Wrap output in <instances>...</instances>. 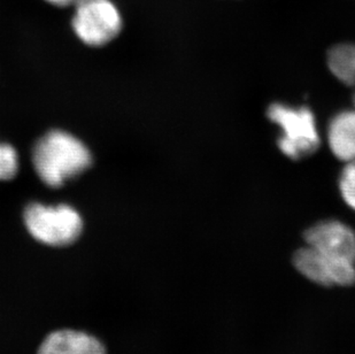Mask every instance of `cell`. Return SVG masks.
<instances>
[{
	"label": "cell",
	"mask_w": 355,
	"mask_h": 354,
	"mask_svg": "<svg viewBox=\"0 0 355 354\" xmlns=\"http://www.w3.org/2000/svg\"><path fill=\"white\" fill-rule=\"evenodd\" d=\"M33 162L43 183L59 187L87 171L92 155L87 145L74 135L52 130L35 145Z\"/></svg>",
	"instance_id": "6da1fadb"
},
{
	"label": "cell",
	"mask_w": 355,
	"mask_h": 354,
	"mask_svg": "<svg viewBox=\"0 0 355 354\" xmlns=\"http://www.w3.org/2000/svg\"><path fill=\"white\" fill-rule=\"evenodd\" d=\"M24 220L31 237L52 248L74 244L83 233V219L69 205L33 203L24 210Z\"/></svg>",
	"instance_id": "7a4b0ae2"
},
{
	"label": "cell",
	"mask_w": 355,
	"mask_h": 354,
	"mask_svg": "<svg viewBox=\"0 0 355 354\" xmlns=\"http://www.w3.org/2000/svg\"><path fill=\"white\" fill-rule=\"evenodd\" d=\"M268 117L281 129L278 147L286 157L293 160L309 157L320 146L316 120L307 107H290L272 104L269 107Z\"/></svg>",
	"instance_id": "3957f363"
},
{
	"label": "cell",
	"mask_w": 355,
	"mask_h": 354,
	"mask_svg": "<svg viewBox=\"0 0 355 354\" xmlns=\"http://www.w3.org/2000/svg\"><path fill=\"white\" fill-rule=\"evenodd\" d=\"M71 17V27L87 47H101L120 34L123 19L113 0H78Z\"/></svg>",
	"instance_id": "277c9868"
},
{
	"label": "cell",
	"mask_w": 355,
	"mask_h": 354,
	"mask_svg": "<svg viewBox=\"0 0 355 354\" xmlns=\"http://www.w3.org/2000/svg\"><path fill=\"white\" fill-rule=\"evenodd\" d=\"M295 269L322 287H349L355 283V264L330 257L305 245L293 255Z\"/></svg>",
	"instance_id": "5b68a950"
},
{
	"label": "cell",
	"mask_w": 355,
	"mask_h": 354,
	"mask_svg": "<svg viewBox=\"0 0 355 354\" xmlns=\"http://www.w3.org/2000/svg\"><path fill=\"white\" fill-rule=\"evenodd\" d=\"M304 238L307 246L355 264V231L342 221L318 222L306 230Z\"/></svg>",
	"instance_id": "8992f818"
},
{
	"label": "cell",
	"mask_w": 355,
	"mask_h": 354,
	"mask_svg": "<svg viewBox=\"0 0 355 354\" xmlns=\"http://www.w3.org/2000/svg\"><path fill=\"white\" fill-rule=\"evenodd\" d=\"M36 354H107V348L90 332L64 328L47 334Z\"/></svg>",
	"instance_id": "52a82bcc"
},
{
	"label": "cell",
	"mask_w": 355,
	"mask_h": 354,
	"mask_svg": "<svg viewBox=\"0 0 355 354\" xmlns=\"http://www.w3.org/2000/svg\"><path fill=\"white\" fill-rule=\"evenodd\" d=\"M328 143L332 153L344 162L355 160V108L332 117L328 127Z\"/></svg>",
	"instance_id": "ba28073f"
},
{
	"label": "cell",
	"mask_w": 355,
	"mask_h": 354,
	"mask_svg": "<svg viewBox=\"0 0 355 354\" xmlns=\"http://www.w3.org/2000/svg\"><path fill=\"white\" fill-rule=\"evenodd\" d=\"M339 190L345 204L355 212V160L346 162L339 177Z\"/></svg>",
	"instance_id": "9c48e42d"
},
{
	"label": "cell",
	"mask_w": 355,
	"mask_h": 354,
	"mask_svg": "<svg viewBox=\"0 0 355 354\" xmlns=\"http://www.w3.org/2000/svg\"><path fill=\"white\" fill-rule=\"evenodd\" d=\"M19 155L10 144L0 143V180H8L17 175Z\"/></svg>",
	"instance_id": "30bf717a"
},
{
	"label": "cell",
	"mask_w": 355,
	"mask_h": 354,
	"mask_svg": "<svg viewBox=\"0 0 355 354\" xmlns=\"http://www.w3.org/2000/svg\"><path fill=\"white\" fill-rule=\"evenodd\" d=\"M46 3H50L52 6L55 7H71L74 6L78 0H44Z\"/></svg>",
	"instance_id": "8fae6325"
},
{
	"label": "cell",
	"mask_w": 355,
	"mask_h": 354,
	"mask_svg": "<svg viewBox=\"0 0 355 354\" xmlns=\"http://www.w3.org/2000/svg\"><path fill=\"white\" fill-rule=\"evenodd\" d=\"M354 87V89H355V84H354V87ZM353 103H354V108H355V91H354V96H353Z\"/></svg>",
	"instance_id": "7c38bea8"
}]
</instances>
